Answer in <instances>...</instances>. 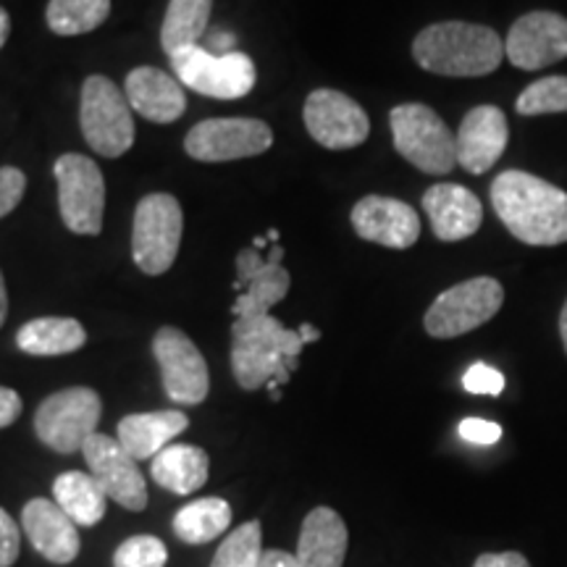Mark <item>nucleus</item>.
<instances>
[{"mask_svg": "<svg viewBox=\"0 0 567 567\" xmlns=\"http://www.w3.org/2000/svg\"><path fill=\"white\" fill-rule=\"evenodd\" d=\"M274 145L271 126L260 118H208L195 124L184 140L189 158L203 163H224L252 158Z\"/></svg>", "mask_w": 567, "mask_h": 567, "instance_id": "12", "label": "nucleus"}, {"mask_svg": "<svg viewBox=\"0 0 567 567\" xmlns=\"http://www.w3.org/2000/svg\"><path fill=\"white\" fill-rule=\"evenodd\" d=\"M258 567H300V565H297V557L289 555V551L266 549L264 557H260Z\"/></svg>", "mask_w": 567, "mask_h": 567, "instance_id": "39", "label": "nucleus"}, {"mask_svg": "<svg viewBox=\"0 0 567 567\" xmlns=\"http://www.w3.org/2000/svg\"><path fill=\"white\" fill-rule=\"evenodd\" d=\"M55 182H59V208L69 231L95 234L103 231L105 182L97 163L87 155L66 153L55 161Z\"/></svg>", "mask_w": 567, "mask_h": 567, "instance_id": "10", "label": "nucleus"}, {"mask_svg": "<svg viewBox=\"0 0 567 567\" xmlns=\"http://www.w3.org/2000/svg\"><path fill=\"white\" fill-rule=\"evenodd\" d=\"M492 205L507 231L523 245L567 243V193L528 172H502L492 184Z\"/></svg>", "mask_w": 567, "mask_h": 567, "instance_id": "1", "label": "nucleus"}, {"mask_svg": "<svg viewBox=\"0 0 567 567\" xmlns=\"http://www.w3.org/2000/svg\"><path fill=\"white\" fill-rule=\"evenodd\" d=\"M264 551V530L258 520H250L224 538L210 567H258Z\"/></svg>", "mask_w": 567, "mask_h": 567, "instance_id": "30", "label": "nucleus"}, {"mask_svg": "<svg viewBox=\"0 0 567 567\" xmlns=\"http://www.w3.org/2000/svg\"><path fill=\"white\" fill-rule=\"evenodd\" d=\"M80 124L87 145L105 158H118L134 142L132 105L109 76H87L82 84Z\"/></svg>", "mask_w": 567, "mask_h": 567, "instance_id": "6", "label": "nucleus"}, {"mask_svg": "<svg viewBox=\"0 0 567 567\" xmlns=\"http://www.w3.org/2000/svg\"><path fill=\"white\" fill-rule=\"evenodd\" d=\"M515 111L526 118L547 116V113H567V76L555 74L528 84L515 101Z\"/></svg>", "mask_w": 567, "mask_h": 567, "instance_id": "31", "label": "nucleus"}, {"mask_svg": "<svg viewBox=\"0 0 567 567\" xmlns=\"http://www.w3.org/2000/svg\"><path fill=\"white\" fill-rule=\"evenodd\" d=\"M559 337H563V344L567 352V300L563 305V310H559Z\"/></svg>", "mask_w": 567, "mask_h": 567, "instance_id": "44", "label": "nucleus"}, {"mask_svg": "<svg viewBox=\"0 0 567 567\" xmlns=\"http://www.w3.org/2000/svg\"><path fill=\"white\" fill-rule=\"evenodd\" d=\"M111 13V0H51L45 19L51 32L61 38L87 34L103 24Z\"/></svg>", "mask_w": 567, "mask_h": 567, "instance_id": "29", "label": "nucleus"}, {"mask_svg": "<svg viewBox=\"0 0 567 567\" xmlns=\"http://www.w3.org/2000/svg\"><path fill=\"white\" fill-rule=\"evenodd\" d=\"M166 544L155 536H132L113 555V567H166Z\"/></svg>", "mask_w": 567, "mask_h": 567, "instance_id": "32", "label": "nucleus"}, {"mask_svg": "<svg viewBox=\"0 0 567 567\" xmlns=\"http://www.w3.org/2000/svg\"><path fill=\"white\" fill-rule=\"evenodd\" d=\"M9 34H11V19L9 13H6V9H0V48L6 45Z\"/></svg>", "mask_w": 567, "mask_h": 567, "instance_id": "43", "label": "nucleus"}, {"mask_svg": "<svg viewBox=\"0 0 567 567\" xmlns=\"http://www.w3.org/2000/svg\"><path fill=\"white\" fill-rule=\"evenodd\" d=\"M297 334H300V339H302V344H310V342H318V339H321V331L316 329V326H310V323H302L300 329H297Z\"/></svg>", "mask_w": 567, "mask_h": 567, "instance_id": "42", "label": "nucleus"}, {"mask_svg": "<svg viewBox=\"0 0 567 567\" xmlns=\"http://www.w3.org/2000/svg\"><path fill=\"white\" fill-rule=\"evenodd\" d=\"M457 137V163L467 174H486L507 151V116L496 105H476L465 113Z\"/></svg>", "mask_w": 567, "mask_h": 567, "instance_id": "18", "label": "nucleus"}, {"mask_svg": "<svg viewBox=\"0 0 567 567\" xmlns=\"http://www.w3.org/2000/svg\"><path fill=\"white\" fill-rule=\"evenodd\" d=\"M27 193V176L21 168L3 166L0 168V218L9 216L11 210H17L21 197Z\"/></svg>", "mask_w": 567, "mask_h": 567, "instance_id": "34", "label": "nucleus"}, {"mask_svg": "<svg viewBox=\"0 0 567 567\" xmlns=\"http://www.w3.org/2000/svg\"><path fill=\"white\" fill-rule=\"evenodd\" d=\"M153 354L161 365L163 389L176 405H200L210 392L208 363L193 339L174 326H163L153 337Z\"/></svg>", "mask_w": 567, "mask_h": 567, "instance_id": "11", "label": "nucleus"}, {"mask_svg": "<svg viewBox=\"0 0 567 567\" xmlns=\"http://www.w3.org/2000/svg\"><path fill=\"white\" fill-rule=\"evenodd\" d=\"M53 499L76 526H95L103 520L109 496L90 473L66 471L53 481Z\"/></svg>", "mask_w": 567, "mask_h": 567, "instance_id": "26", "label": "nucleus"}, {"mask_svg": "<svg viewBox=\"0 0 567 567\" xmlns=\"http://www.w3.org/2000/svg\"><path fill=\"white\" fill-rule=\"evenodd\" d=\"M396 153L423 174L444 176L457 166V137L444 118L423 103H402L389 113Z\"/></svg>", "mask_w": 567, "mask_h": 567, "instance_id": "4", "label": "nucleus"}, {"mask_svg": "<svg viewBox=\"0 0 567 567\" xmlns=\"http://www.w3.org/2000/svg\"><path fill=\"white\" fill-rule=\"evenodd\" d=\"M302 339L295 329H287L279 318L255 316L237 318L231 326V371L237 384L255 392L266 386L279 392L297 371Z\"/></svg>", "mask_w": 567, "mask_h": 567, "instance_id": "2", "label": "nucleus"}, {"mask_svg": "<svg viewBox=\"0 0 567 567\" xmlns=\"http://www.w3.org/2000/svg\"><path fill=\"white\" fill-rule=\"evenodd\" d=\"M268 243H271V245H279V231H276V229L268 231Z\"/></svg>", "mask_w": 567, "mask_h": 567, "instance_id": "46", "label": "nucleus"}, {"mask_svg": "<svg viewBox=\"0 0 567 567\" xmlns=\"http://www.w3.org/2000/svg\"><path fill=\"white\" fill-rule=\"evenodd\" d=\"M21 536L13 517L0 507V567H11L19 559Z\"/></svg>", "mask_w": 567, "mask_h": 567, "instance_id": "35", "label": "nucleus"}, {"mask_svg": "<svg viewBox=\"0 0 567 567\" xmlns=\"http://www.w3.org/2000/svg\"><path fill=\"white\" fill-rule=\"evenodd\" d=\"M463 386H465V392H471V394L499 396L502 392H505V375H502L492 365L476 363V365H471L465 371Z\"/></svg>", "mask_w": 567, "mask_h": 567, "instance_id": "33", "label": "nucleus"}, {"mask_svg": "<svg viewBox=\"0 0 567 567\" xmlns=\"http://www.w3.org/2000/svg\"><path fill=\"white\" fill-rule=\"evenodd\" d=\"M6 316H9V292H6V279L0 274V329H3Z\"/></svg>", "mask_w": 567, "mask_h": 567, "instance_id": "41", "label": "nucleus"}, {"mask_svg": "<svg viewBox=\"0 0 567 567\" xmlns=\"http://www.w3.org/2000/svg\"><path fill=\"white\" fill-rule=\"evenodd\" d=\"M473 567H530V563L520 551H488V555H481Z\"/></svg>", "mask_w": 567, "mask_h": 567, "instance_id": "38", "label": "nucleus"}, {"mask_svg": "<svg viewBox=\"0 0 567 567\" xmlns=\"http://www.w3.org/2000/svg\"><path fill=\"white\" fill-rule=\"evenodd\" d=\"M21 528L48 563L69 565L80 555L82 542L76 523L51 499L27 502L21 509Z\"/></svg>", "mask_w": 567, "mask_h": 567, "instance_id": "20", "label": "nucleus"}, {"mask_svg": "<svg viewBox=\"0 0 567 567\" xmlns=\"http://www.w3.org/2000/svg\"><path fill=\"white\" fill-rule=\"evenodd\" d=\"M505 59L515 69L538 71L567 59V19L555 11H530L509 27Z\"/></svg>", "mask_w": 567, "mask_h": 567, "instance_id": "16", "label": "nucleus"}, {"mask_svg": "<svg viewBox=\"0 0 567 567\" xmlns=\"http://www.w3.org/2000/svg\"><path fill=\"white\" fill-rule=\"evenodd\" d=\"M302 116L310 137L329 151H350L363 145L371 132L363 105L339 90L310 92Z\"/></svg>", "mask_w": 567, "mask_h": 567, "instance_id": "14", "label": "nucleus"}, {"mask_svg": "<svg viewBox=\"0 0 567 567\" xmlns=\"http://www.w3.org/2000/svg\"><path fill=\"white\" fill-rule=\"evenodd\" d=\"M126 101L132 111L153 124H172L187 111L182 82L155 66H140L126 76Z\"/></svg>", "mask_w": 567, "mask_h": 567, "instance_id": "21", "label": "nucleus"}, {"mask_svg": "<svg viewBox=\"0 0 567 567\" xmlns=\"http://www.w3.org/2000/svg\"><path fill=\"white\" fill-rule=\"evenodd\" d=\"M423 210L439 243H463L484 224V205L460 184H434L425 189Z\"/></svg>", "mask_w": 567, "mask_h": 567, "instance_id": "19", "label": "nucleus"}, {"mask_svg": "<svg viewBox=\"0 0 567 567\" xmlns=\"http://www.w3.org/2000/svg\"><path fill=\"white\" fill-rule=\"evenodd\" d=\"M289 271L284 266V247L271 245L264 258L255 247H245L237 255V289L239 297L231 305L234 318L268 316L276 302L289 295Z\"/></svg>", "mask_w": 567, "mask_h": 567, "instance_id": "13", "label": "nucleus"}, {"mask_svg": "<svg viewBox=\"0 0 567 567\" xmlns=\"http://www.w3.org/2000/svg\"><path fill=\"white\" fill-rule=\"evenodd\" d=\"M231 523L229 502L218 496H205V499L189 502L174 517V530L184 544H208L213 538L224 536Z\"/></svg>", "mask_w": 567, "mask_h": 567, "instance_id": "28", "label": "nucleus"}, {"mask_svg": "<svg viewBox=\"0 0 567 567\" xmlns=\"http://www.w3.org/2000/svg\"><path fill=\"white\" fill-rule=\"evenodd\" d=\"M460 439L471 444H496L502 439V425L484 421V417H465L457 429Z\"/></svg>", "mask_w": 567, "mask_h": 567, "instance_id": "36", "label": "nucleus"}, {"mask_svg": "<svg viewBox=\"0 0 567 567\" xmlns=\"http://www.w3.org/2000/svg\"><path fill=\"white\" fill-rule=\"evenodd\" d=\"M350 534L342 515L331 507H316L302 520L297 542V565L300 567H342Z\"/></svg>", "mask_w": 567, "mask_h": 567, "instance_id": "22", "label": "nucleus"}, {"mask_svg": "<svg viewBox=\"0 0 567 567\" xmlns=\"http://www.w3.org/2000/svg\"><path fill=\"white\" fill-rule=\"evenodd\" d=\"M82 455L90 467V476L101 484L111 502H118L132 513H142L147 507V486L137 460L118 444V439L92 434L82 446Z\"/></svg>", "mask_w": 567, "mask_h": 567, "instance_id": "15", "label": "nucleus"}, {"mask_svg": "<svg viewBox=\"0 0 567 567\" xmlns=\"http://www.w3.org/2000/svg\"><path fill=\"white\" fill-rule=\"evenodd\" d=\"M184 231L182 205L176 197L155 193L142 197L134 210L132 258L142 274L161 276L174 266Z\"/></svg>", "mask_w": 567, "mask_h": 567, "instance_id": "5", "label": "nucleus"}, {"mask_svg": "<svg viewBox=\"0 0 567 567\" xmlns=\"http://www.w3.org/2000/svg\"><path fill=\"white\" fill-rule=\"evenodd\" d=\"M189 417L182 410H158V413H134L118 421L116 439L134 460H153L161 455L172 439L187 431Z\"/></svg>", "mask_w": 567, "mask_h": 567, "instance_id": "23", "label": "nucleus"}, {"mask_svg": "<svg viewBox=\"0 0 567 567\" xmlns=\"http://www.w3.org/2000/svg\"><path fill=\"white\" fill-rule=\"evenodd\" d=\"M213 0H172L166 19L161 27V45L166 55H174L184 48L200 45L203 34L208 32Z\"/></svg>", "mask_w": 567, "mask_h": 567, "instance_id": "27", "label": "nucleus"}, {"mask_svg": "<svg viewBox=\"0 0 567 567\" xmlns=\"http://www.w3.org/2000/svg\"><path fill=\"white\" fill-rule=\"evenodd\" d=\"M208 51H210V53H218V55L231 53V51H234V38H231L229 32L218 30L216 38H210V48H208Z\"/></svg>", "mask_w": 567, "mask_h": 567, "instance_id": "40", "label": "nucleus"}, {"mask_svg": "<svg viewBox=\"0 0 567 567\" xmlns=\"http://www.w3.org/2000/svg\"><path fill=\"white\" fill-rule=\"evenodd\" d=\"M87 342V331L74 318L45 316L24 323L17 334V347L34 358H55L82 350Z\"/></svg>", "mask_w": 567, "mask_h": 567, "instance_id": "25", "label": "nucleus"}, {"mask_svg": "<svg viewBox=\"0 0 567 567\" xmlns=\"http://www.w3.org/2000/svg\"><path fill=\"white\" fill-rule=\"evenodd\" d=\"M413 59L439 76H486L502 66L505 42L492 27L439 21L417 32Z\"/></svg>", "mask_w": 567, "mask_h": 567, "instance_id": "3", "label": "nucleus"}, {"mask_svg": "<svg viewBox=\"0 0 567 567\" xmlns=\"http://www.w3.org/2000/svg\"><path fill=\"white\" fill-rule=\"evenodd\" d=\"M352 229L365 243L408 250L421 237V218L413 205L394 197L368 195L352 208Z\"/></svg>", "mask_w": 567, "mask_h": 567, "instance_id": "17", "label": "nucleus"}, {"mask_svg": "<svg viewBox=\"0 0 567 567\" xmlns=\"http://www.w3.org/2000/svg\"><path fill=\"white\" fill-rule=\"evenodd\" d=\"M21 410H24V405H21V396L13 392V389L0 386V429L17 423Z\"/></svg>", "mask_w": 567, "mask_h": 567, "instance_id": "37", "label": "nucleus"}, {"mask_svg": "<svg viewBox=\"0 0 567 567\" xmlns=\"http://www.w3.org/2000/svg\"><path fill=\"white\" fill-rule=\"evenodd\" d=\"M252 247H255V250H266L268 239H266V237H255V239H252Z\"/></svg>", "mask_w": 567, "mask_h": 567, "instance_id": "45", "label": "nucleus"}, {"mask_svg": "<svg viewBox=\"0 0 567 567\" xmlns=\"http://www.w3.org/2000/svg\"><path fill=\"white\" fill-rule=\"evenodd\" d=\"M505 302V289L492 276H476L442 292L423 318L434 339H455L492 321Z\"/></svg>", "mask_w": 567, "mask_h": 567, "instance_id": "8", "label": "nucleus"}, {"mask_svg": "<svg viewBox=\"0 0 567 567\" xmlns=\"http://www.w3.org/2000/svg\"><path fill=\"white\" fill-rule=\"evenodd\" d=\"M151 473L155 484L166 492L187 496L208 481V455L193 444H168L161 455L153 457Z\"/></svg>", "mask_w": 567, "mask_h": 567, "instance_id": "24", "label": "nucleus"}, {"mask_svg": "<svg viewBox=\"0 0 567 567\" xmlns=\"http://www.w3.org/2000/svg\"><path fill=\"white\" fill-rule=\"evenodd\" d=\"M103 402L97 392L87 386H71L55 392L34 413V434L45 446L61 452V455H74L82 452L84 442L97 434V421H101Z\"/></svg>", "mask_w": 567, "mask_h": 567, "instance_id": "7", "label": "nucleus"}, {"mask_svg": "<svg viewBox=\"0 0 567 567\" xmlns=\"http://www.w3.org/2000/svg\"><path fill=\"white\" fill-rule=\"evenodd\" d=\"M168 59H172V69L182 84L200 92V95L218 97V101L245 97L258 80L252 59L239 51L218 55L210 53L205 45H193L176 51Z\"/></svg>", "mask_w": 567, "mask_h": 567, "instance_id": "9", "label": "nucleus"}]
</instances>
